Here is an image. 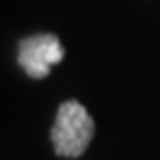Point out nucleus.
Listing matches in <instances>:
<instances>
[{
    "label": "nucleus",
    "instance_id": "obj_1",
    "mask_svg": "<svg viewBox=\"0 0 160 160\" xmlns=\"http://www.w3.org/2000/svg\"><path fill=\"white\" fill-rule=\"evenodd\" d=\"M96 136V120L80 100H65L58 105L56 120L49 131L53 153L58 158L76 160L85 156Z\"/></svg>",
    "mask_w": 160,
    "mask_h": 160
},
{
    "label": "nucleus",
    "instance_id": "obj_2",
    "mask_svg": "<svg viewBox=\"0 0 160 160\" xmlns=\"http://www.w3.org/2000/svg\"><path fill=\"white\" fill-rule=\"evenodd\" d=\"M62 58L65 47L56 33H33L18 40V65L31 80H45Z\"/></svg>",
    "mask_w": 160,
    "mask_h": 160
}]
</instances>
